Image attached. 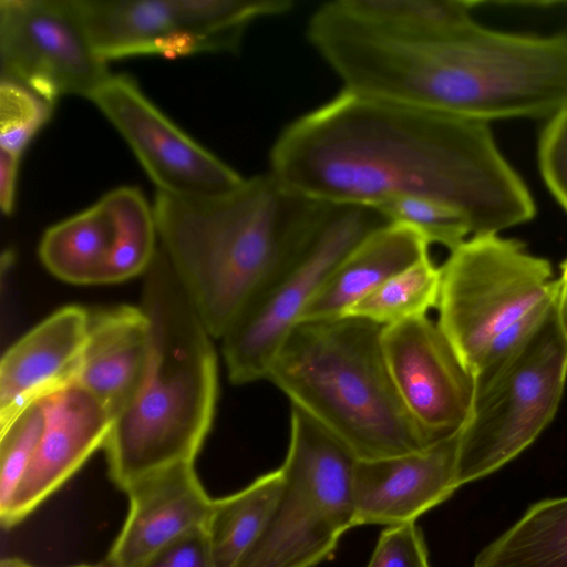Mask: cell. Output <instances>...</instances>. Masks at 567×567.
I'll use <instances>...</instances> for the list:
<instances>
[{
	"label": "cell",
	"instance_id": "6da1fadb",
	"mask_svg": "<svg viewBox=\"0 0 567 567\" xmlns=\"http://www.w3.org/2000/svg\"><path fill=\"white\" fill-rule=\"evenodd\" d=\"M270 171L319 202L375 208L404 196L457 209L472 236L530 220L534 199L486 122L341 91L298 116L270 150Z\"/></svg>",
	"mask_w": 567,
	"mask_h": 567
},
{
	"label": "cell",
	"instance_id": "7a4b0ae2",
	"mask_svg": "<svg viewBox=\"0 0 567 567\" xmlns=\"http://www.w3.org/2000/svg\"><path fill=\"white\" fill-rule=\"evenodd\" d=\"M380 83L400 104L488 123L567 107V31L532 35L473 20L390 35Z\"/></svg>",
	"mask_w": 567,
	"mask_h": 567
},
{
	"label": "cell",
	"instance_id": "3957f363",
	"mask_svg": "<svg viewBox=\"0 0 567 567\" xmlns=\"http://www.w3.org/2000/svg\"><path fill=\"white\" fill-rule=\"evenodd\" d=\"M320 204L269 172L219 195L156 190L159 247L213 338L221 339Z\"/></svg>",
	"mask_w": 567,
	"mask_h": 567
},
{
	"label": "cell",
	"instance_id": "277c9868",
	"mask_svg": "<svg viewBox=\"0 0 567 567\" xmlns=\"http://www.w3.org/2000/svg\"><path fill=\"white\" fill-rule=\"evenodd\" d=\"M140 307L150 330L145 370L104 445L110 477L124 492L159 470L195 461L218 393L213 337L159 246L144 274Z\"/></svg>",
	"mask_w": 567,
	"mask_h": 567
},
{
	"label": "cell",
	"instance_id": "5b68a950",
	"mask_svg": "<svg viewBox=\"0 0 567 567\" xmlns=\"http://www.w3.org/2000/svg\"><path fill=\"white\" fill-rule=\"evenodd\" d=\"M382 330L352 316L300 321L267 375L291 405L331 431L358 460L412 453L432 443L398 394Z\"/></svg>",
	"mask_w": 567,
	"mask_h": 567
},
{
	"label": "cell",
	"instance_id": "8992f818",
	"mask_svg": "<svg viewBox=\"0 0 567 567\" xmlns=\"http://www.w3.org/2000/svg\"><path fill=\"white\" fill-rule=\"evenodd\" d=\"M357 457L331 431L291 405L290 440L274 511L234 567H315L354 527Z\"/></svg>",
	"mask_w": 567,
	"mask_h": 567
},
{
	"label": "cell",
	"instance_id": "52a82bcc",
	"mask_svg": "<svg viewBox=\"0 0 567 567\" xmlns=\"http://www.w3.org/2000/svg\"><path fill=\"white\" fill-rule=\"evenodd\" d=\"M391 223L379 210L321 202L315 217L221 337L234 384L267 379L275 354L342 259Z\"/></svg>",
	"mask_w": 567,
	"mask_h": 567
},
{
	"label": "cell",
	"instance_id": "ba28073f",
	"mask_svg": "<svg viewBox=\"0 0 567 567\" xmlns=\"http://www.w3.org/2000/svg\"><path fill=\"white\" fill-rule=\"evenodd\" d=\"M440 267L437 323L472 373L498 333L555 300L561 286L547 259L497 234L471 236Z\"/></svg>",
	"mask_w": 567,
	"mask_h": 567
},
{
	"label": "cell",
	"instance_id": "9c48e42d",
	"mask_svg": "<svg viewBox=\"0 0 567 567\" xmlns=\"http://www.w3.org/2000/svg\"><path fill=\"white\" fill-rule=\"evenodd\" d=\"M566 379L567 339L555 303L503 372L475 396L460 432L457 487L497 471L528 447L555 416Z\"/></svg>",
	"mask_w": 567,
	"mask_h": 567
},
{
	"label": "cell",
	"instance_id": "30bf717a",
	"mask_svg": "<svg viewBox=\"0 0 567 567\" xmlns=\"http://www.w3.org/2000/svg\"><path fill=\"white\" fill-rule=\"evenodd\" d=\"M104 60L237 52L256 20L288 13L289 0H73Z\"/></svg>",
	"mask_w": 567,
	"mask_h": 567
},
{
	"label": "cell",
	"instance_id": "8fae6325",
	"mask_svg": "<svg viewBox=\"0 0 567 567\" xmlns=\"http://www.w3.org/2000/svg\"><path fill=\"white\" fill-rule=\"evenodd\" d=\"M0 71L52 103L90 99L110 75L73 0H0Z\"/></svg>",
	"mask_w": 567,
	"mask_h": 567
},
{
	"label": "cell",
	"instance_id": "7c38bea8",
	"mask_svg": "<svg viewBox=\"0 0 567 567\" xmlns=\"http://www.w3.org/2000/svg\"><path fill=\"white\" fill-rule=\"evenodd\" d=\"M125 140L157 190L182 196L230 192L245 178L172 122L126 74H111L90 99Z\"/></svg>",
	"mask_w": 567,
	"mask_h": 567
},
{
	"label": "cell",
	"instance_id": "4fadbf2b",
	"mask_svg": "<svg viewBox=\"0 0 567 567\" xmlns=\"http://www.w3.org/2000/svg\"><path fill=\"white\" fill-rule=\"evenodd\" d=\"M382 347L398 394L429 441L458 433L475 382L437 321L423 316L383 327Z\"/></svg>",
	"mask_w": 567,
	"mask_h": 567
},
{
	"label": "cell",
	"instance_id": "5bb4252c",
	"mask_svg": "<svg viewBox=\"0 0 567 567\" xmlns=\"http://www.w3.org/2000/svg\"><path fill=\"white\" fill-rule=\"evenodd\" d=\"M45 424L40 443L10 501L0 509L3 527L24 519L104 447L114 416L73 382L42 398Z\"/></svg>",
	"mask_w": 567,
	"mask_h": 567
},
{
	"label": "cell",
	"instance_id": "9a60e30c",
	"mask_svg": "<svg viewBox=\"0 0 567 567\" xmlns=\"http://www.w3.org/2000/svg\"><path fill=\"white\" fill-rule=\"evenodd\" d=\"M460 432L421 451L357 460L352 480L353 525L393 526L415 522L447 499L458 488Z\"/></svg>",
	"mask_w": 567,
	"mask_h": 567
},
{
	"label": "cell",
	"instance_id": "2e32d148",
	"mask_svg": "<svg viewBox=\"0 0 567 567\" xmlns=\"http://www.w3.org/2000/svg\"><path fill=\"white\" fill-rule=\"evenodd\" d=\"M130 509L112 546L107 567H137L158 548L197 526H206L213 501L194 462L159 470L125 491Z\"/></svg>",
	"mask_w": 567,
	"mask_h": 567
},
{
	"label": "cell",
	"instance_id": "e0dca14e",
	"mask_svg": "<svg viewBox=\"0 0 567 567\" xmlns=\"http://www.w3.org/2000/svg\"><path fill=\"white\" fill-rule=\"evenodd\" d=\"M89 316L80 306L60 308L4 352L0 363V425L30 403L75 382Z\"/></svg>",
	"mask_w": 567,
	"mask_h": 567
},
{
	"label": "cell",
	"instance_id": "ac0fdd59",
	"mask_svg": "<svg viewBox=\"0 0 567 567\" xmlns=\"http://www.w3.org/2000/svg\"><path fill=\"white\" fill-rule=\"evenodd\" d=\"M148 338V320L140 306L90 312L75 383L97 398L114 419L142 381Z\"/></svg>",
	"mask_w": 567,
	"mask_h": 567
},
{
	"label": "cell",
	"instance_id": "d6986e66",
	"mask_svg": "<svg viewBox=\"0 0 567 567\" xmlns=\"http://www.w3.org/2000/svg\"><path fill=\"white\" fill-rule=\"evenodd\" d=\"M430 245L422 234L403 224L388 223L374 229L342 259L300 321L343 316L388 279L430 256Z\"/></svg>",
	"mask_w": 567,
	"mask_h": 567
},
{
	"label": "cell",
	"instance_id": "ffe728a7",
	"mask_svg": "<svg viewBox=\"0 0 567 567\" xmlns=\"http://www.w3.org/2000/svg\"><path fill=\"white\" fill-rule=\"evenodd\" d=\"M113 236V220L101 197L94 205L48 228L40 240L39 257L60 280L100 285Z\"/></svg>",
	"mask_w": 567,
	"mask_h": 567
},
{
	"label": "cell",
	"instance_id": "44dd1931",
	"mask_svg": "<svg viewBox=\"0 0 567 567\" xmlns=\"http://www.w3.org/2000/svg\"><path fill=\"white\" fill-rule=\"evenodd\" d=\"M473 567H567V496L530 506Z\"/></svg>",
	"mask_w": 567,
	"mask_h": 567
},
{
	"label": "cell",
	"instance_id": "7402d4cb",
	"mask_svg": "<svg viewBox=\"0 0 567 567\" xmlns=\"http://www.w3.org/2000/svg\"><path fill=\"white\" fill-rule=\"evenodd\" d=\"M282 483L280 467L214 499L206 530L217 567H234L265 528Z\"/></svg>",
	"mask_w": 567,
	"mask_h": 567
},
{
	"label": "cell",
	"instance_id": "603a6c76",
	"mask_svg": "<svg viewBox=\"0 0 567 567\" xmlns=\"http://www.w3.org/2000/svg\"><path fill=\"white\" fill-rule=\"evenodd\" d=\"M102 198L113 220L114 236L101 284H117L144 275L158 250L153 206L132 186L114 188Z\"/></svg>",
	"mask_w": 567,
	"mask_h": 567
},
{
	"label": "cell",
	"instance_id": "cb8c5ba5",
	"mask_svg": "<svg viewBox=\"0 0 567 567\" xmlns=\"http://www.w3.org/2000/svg\"><path fill=\"white\" fill-rule=\"evenodd\" d=\"M440 291L441 267L435 266L427 256L388 279L351 306L343 316L386 327L427 316L429 310L436 308Z\"/></svg>",
	"mask_w": 567,
	"mask_h": 567
},
{
	"label": "cell",
	"instance_id": "d4e9b609",
	"mask_svg": "<svg viewBox=\"0 0 567 567\" xmlns=\"http://www.w3.org/2000/svg\"><path fill=\"white\" fill-rule=\"evenodd\" d=\"M374 209L389 221L410 226L422 234L430 244L443 245L450 251L472 235L468 221L457 209L432 198L394 197Z\"/></svg>",
	"mask_w": 567,
	"mask_h": 567
},
{
	"label": "cell",
	"instance_id": "484cf974",
	"mask_svg": "<svg viewBox=\"0 0 567 567\" xmlns=\"http://www.w3.org/2000/svg\"><path fill=\"white\" fill-rule=\"evenodd\" d=\"M45 424L42 399L0 425V509L10 501L40 443Z\"/></svg>",
	"mask_w": 567,
	"mask_h": 567
},
{
	"label": "cell",
	"instance_id": "4316f807",
	"mask_svg": "<svg viewBox=\"0 0 567 567\" xmlns=\"http://www.w3.org/2000/svg\"><path fill=\"white\" fill-rule=\"evenodd\" d=\"M54 103L27 86L0 81V150L21 156L37 133L49 122Z\"/></svg>",
	"mask_w": 567,
	"mask_h": 567
},
{
	"label": "cell",
	"instance_id": "83f0119b",
	"mask_svg": "<svg viewBox=\"0 0 567 567\" xmlns=\"http://www.w3.org/2000/svg\"><path fill=\"white\" fill-rule=\"evenodd\" d=\"M556 300L557 298L534 309L492 340L473 370L475 396L484 392L503 372L542 324Z\"/></svg>",
	"mask_w": 567,
	"mask_h": 567
},
{
	"label": "cell",
	"instance_id": "f1b7e54d",
	"mask_svg": "<svg viewBox=\"0 0 567 567\" xmlns=\"http://www.w3.org/2000/svg\"><path fill=\"white\" fill-rule=\"evenodd\" d=\"M544 182L567 212V107L550 116L538 143Z\"/></svg>",
	"mask_w": 567,
	"mask_h": 567
},
{
	"label": "cell",
	"instance_id": "f546056e",
	"mask_svg": "<svg viewBox=\"0 0 567 567\" xmlns=\"http://www.w3.org/2000/svg\"><path fill=\"white\" fill-rule=\"evenodd\" d=\"M367 567H431L422 532L415 522L384 529Z\"/></svg>",
	"mask_w": 567,
	"mask_h": 567
},
{
	"label": "cell",
	"instance_id": "4dcf8cb0",
	"mask_svg": "<svg viewBox=\"0 0 567 567\" xmlns=\"http://www.w3.org/2000/svg\"><path fill=\"white\" fill-rule=\"evenodd\" d=\"M137 567H217L206 526L186 530Z\"/></svg>",
	"mask_w": 567,
	"mask_h": 567
},
{
	"label": "cell",
	"instance_id": "1f68e13d",
	"mask_svg": "<svg viewBox=\"0 0 567 567\" xmlns=\"http://www.w3.org/2000/svg\"><path fill=\"white\" fill-rule=\"evenodd\" d=\"M20 157L0 150V207L11 215L16 205Z\"/></svg>",
	"mask_w": 567,
	"mask_h": 567
},
{
	"label": "cell",
	"instance_id": "d6a6232c",
	"mask_svg": "<svg viewBox=\"0 0 567 567\" xmlns=\"http://www.w3.org/2000/svg\"><path fill=\"white\" fill-rule=\"evenodd\" d=\"M556 313L560 329L567 339V287L563 285L556 301Z\"/></svg>",
	"mask_w": 567,
	"mask_h": 567
},
{
	"label": "cell",
	"instance_id": "836d02e7",
	"mask_svg": "<svg viewBox=\"0 0 567 567\" xmlns=\"http://www.w3.org/2000/svg\"><path fill=\"white\" fill-rule=\"evenodd\" d=\"M0 567H32L25 561L14 558V557H8L3 558L0 563Z\"/></svg>",
	"mask_w": 567,
	"mask_h": 567
},
{
	"label": "cell",
	"instance_id": "e575fe53",
	"mask_svg": "<svg viewBox=\"0 0 567 567\" xmlns=\"http://www.w3.org/2000/svg\"><path fill=\"white\" fill-rule=\"evenodd\" d=\"M559 280L563 286L567 287V259L561 264V277Z\"/></svg>",
	"mask_w": 567,
	"mask_h": 567
},
{
	"label": "cell",
	"instance_id": "d590c367",
	"mask_svg": "<svg viewBox=\"0 0 567 567\" xmlns=\"http://www.w3.org/2000/svg\"><path fill=\"white\" fill-rule=\"evenodd\" d=\"M74 567H101V566H85V565H81V566H74Z\"/></svg>",
	"mask_w": 567,
	"mask_h": 567
}]
</instances>
